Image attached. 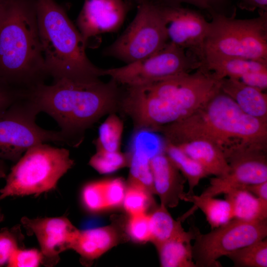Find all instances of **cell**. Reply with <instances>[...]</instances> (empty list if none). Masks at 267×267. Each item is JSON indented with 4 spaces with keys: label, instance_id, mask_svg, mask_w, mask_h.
<instances>
[{
    "label": "cell",
    "instance_id": "obj_41",
    "mask_svg": "<svg viewBox=\"0 0 267 267\" xmlns=\"http://www.w3.org/2000/svg\"><path fill=\"white\" fill-rule=\"evenodd\" d=\"M7 168L2 160H0V178H5L7 175Z\"/></svg>",
    "mask_w": 267,
    "mask_h": 267
},
{
    "label": "cell",
    "instance_id": "obj_4",
    "mask_svg": "<svg viewBox=\"0 0 267 267\" xmlns=\"http://www.w3.org/2000/svg\"><path fill=\"white\" fill-rule=\"evenodd\" d=\"M47 76L36 0H5L0 11V79L27 92Z\"/></svg>",
    "mask_w": 267,
    "mask_h": 267
},
{
    "label": "cell",
    "instance_id": "obj_36",
    "mask_svg": "<svg viewBox=\"0 0 267 267\" xmlns=\"http://www.w3.org/2000/svg\"><path fill=\"white\" fill-rule=\"evenodd\" d=\"M126 186L121 178L104 180V192L107 209L117 207L123 202Z\"/></svg>",
    "mask_w": 267,
    "mask_h": 267
},
{
    "label": "cell",
    "instance_id": "obj_27",
    "mask_svg": "<svg viewBox=\"0 0 267 267\" xmlns=\"http://www.w3.org/2000/svg\"><path fill=\"white\" fill-rule=\"evenodd\" d=\"M236 267H267V240L263 239L237 249L226 256Z\"/></svg>",
    "mask_w": 267,
    "mask_h": 267
},
{
    "label": "cell",
    "instance_id": "obj_12",
    "mask_svg": "<svg viewBox=\"0 0 267 267\" xmlns=\"http://www.w3.org/2000/svg\"><path fill=\"white\" fill-rule=\"evenodd\" d=\"M267 149L243 147L225 153L229 173L211 178L209 186L200 195L214 197L244 185L267 181Z\"/></svg>",
    "mask_w": 267,
    "mask_h": 267
},
{
    "label": "cell",
    "instance_id": "obj_7",
    "mask_svg": "<svg viewBox=\"0 0 267 267\" xmlns=\"http://www.w3.org/2000/svg\"><path fill=\"white\" fill-rule=\"evenodd\" d=\"M259 16L236 19L212 13L204 49V60L209 57H239L267 62V11Z\"/></svg>",
    "mask_w": 267,
    "mask_h": 267
},
{
    "label": "cell",
    "instance_id": "obj_25",
    "mask_svg": "<svg viewBox=\"0 0 267 267\" xmlns=\"http://www.w3.org/2000/svg\"><path fill=\"white\" fill-rule=\"evenodd\" d=\"M150 215V241L156 247L169 240L183 233L181 220H175L167 210L161 205Z\"/></svg>",
    "mask_w": 267,
    "mask_h": 267
},
{
    "label": "cell",
    "instance_id": "obj_42",
    "mask_svg": "<svg viewBox=\"0 0 267 267\" xmlns=\"http://www.w3.org/2000/svg\"><path fill=\"white\" fill-rule=\"evenodd\" d=\"M3 219V215L1 212V209L0 208V222H1Z\"/></svg>",
    "mask_w": 267,
    "mask_h": 267
},
{
    "label": "cell",
    "instance_id": "obj_21",
    "mask_svg": "<svg viewBox=\"0 0 267 267\" xmlns=\"http://www.w3.org/2000/svg\"><path fill=\"white\" fill-rule=\"evenodd\" d=\"M221 80L225 78L239 79L252 72L267 71V62L239 57L206 58L201 66Z\"/></svg>",
    "mask_w": 267,
    "mask_h": 267
},
{
    "label": "cell",
    "instance_id": "obj_24",
    "mask_svg": "<svg viewBox=\"0 0 267 267\" xmlns=\"http://www.w3.org/2000/svg\"><path fill=\"white\" fill-rule=\"evenodd\" d=\"M186 201L194 204L193 209L199 208L202 211L212 229L234 219L230 204L226 199H218L214 197L194 194L187 196Z\"/></svg>",
    "mask_w": 267,
    "mask_h": 267
},
{
    "label": "cell",
    "instance_id": "obj_34",
    "mask_svg": "<svg viewBox=\"0 0 267 267\" xmlns=\"http://www.w3.org/2000/svg\"><path fill=\"white\" fill-rule=\"evenodd\" d=\"M44 257L40 250L17 247L11 255L7 264L8 267H37L43 265Z\"/></svg>",
    "mask_w": 267,
    "mask_h": 267
},
{
    "label": "cell",
    "instance_id": "obj_19",
    "mask_svg": "<svg viewBox=\"0 0 267 267\" xmlns=\"http://www.w3.org/2000/svg\"><path fill=\"white\" fill-rule=\"evenodd\" d=\"M174 145L198 162L209 175L222 177L230 171L223 152L211 142L198 139Z\"/></svg>",
    "mask_w": 267,
    "mask_h": 267
},
{
    "label": "cell",
    "instance_id": "obj_3",
    "mask_svg": "<svg viewBox=\"0 0 267 267\" xmlns=\"http://www.w3.org/2000/svg\"><path fill=\"white\" fill-rule=\"evenodd\" d=\"M166 142H211L224 153L243 147L267 149V123L247 115L221 89L188 117L159 129Z\"/></svg>",
    "mask_w": 267,
    "mask_h": 267
},
{
    "label": "cell",
    "instance_id": "obj_31",
    "mask_svg": "<svg viewBox=\"0 0 267 267\" xmlns=\"http://www.w3.org/2000/svg\"><path fill=\"white\" fill-rule=\"evenodd\" d=\"M81 198L87 210L98 213L107 209L104 192V180L93 181L83 188Z\"/></svg>",
    "mask_w": 267,
    "mask_h": 267
},
{
    "label": "cell",
    "instance_id": "obj_5",
    "mask_svg": "<svg viewBox=\"0 0 267 267\" xmlns=\"http://www.w3.org/2000/svg\"><path fill=\"white\" fill-rule=\"evenodd\" d=\"M38 25L44 64L53 81L88 82L104 76L86 54L87 44L55 0H36Z\"/></svg>",
    "mask_w": 267,
    "mask_h": 267
},
{
    "label": "cell",
    "instance_id": "obj_9",
    "mask_svg": "<svg viewBox=\"0 0 267 267\" xmlns=\"http://www.w3.org/2000/svg\"><path fill=\"white\" fill-rule=\"evenodd\" d=\"M38 112L24 97L0 115V160L16 162L31 147L53 142L72 146L61 131L45 130L36 123Z\"/></svg>",
    "mask_w": 267,
    "mask_h": 267
},
{
    "label": "cell",
    "instance_id": "obj_32",
    "mask_svg": "<svg viewBox=\"0 0 267 267\" xmlns=\"http://www.w3.org/2000/svg\"><path fill=\"white\" fill-rule=\"evenodd\" d=\"M156 2L165 5L180 6L183 3L192 4L197 8L207 10L210 14L217 13L227 16L232 7L231 0H153Z\"/></svg>",
    "mask_w": 267,
    "mask_h": 267
},
{
    "label": "cell",
    "instance_id": "obj_13",
    "mask_svg": "<svg viewBox=\"0 0 267 267\" xmlns=\"http://www.w3.org/2000/svg\"><path fill=\"white\" fill-rule=\"evenodd\" d=\"M158 4L166 23L169 42L192 53L203 63L210 22L199 12L182 5Z\"/></svg>",
    "mask_w": 267,
    "mask_h": 267
},
{
    "label": "cell",
    "instance_id": "obj_23",
    "mask_svg": "<svg viewBox=\"0 0 267 267\" xmlns=\"http://www.w3.org/2000/svg\"><path fill=\"white\" fill-rule=\"evenodd\" d=\"M164 151L188 182L189 189L186 195L194 194V189L200 180L209 176L207 172L198 162L176 145L166 142Z\"/></svg>",
    "mask_w": 267,
    "mask_h": 267
},
{
    "label": "cell",
    "instance_id": "obj_29",
    "mask_svg": "<svg viewBox=\"0 0 267 267\" xmlns=\"http://www.w3.org/2000/svg\"><path fill=\"white\" fill-rule=\"evenodd\" d=\"M151 194L143 185L129 180L123 202L126 211L130 216L146 213L150 204Z\"/></svg>",
    "mask_w": 267,
    "mask_h": 267
},
{
    "label": "cell",
    "instance_id": "obj_26",
    "mask_svg": "<svg viewBox=\"0 0 267 267\" xmlns=\"http://www.w3.org/2000/svg\"><path fill=\"white\" fill-rule=\"evenodd\" d=\"M123 130V122L116 113L108 115L100 125L98 137L94 141L96 150L120 151Z\"/></svg>",
    "mask_w": 267,
    "mask_h": 267
},
{
    "label": "cell",
    "instance_id": "obj_1",
    "mask_svg": "<svg viewBox=\"0 0 267 267\" xmlns=\"http://www.w3.org/2000/svg\"><path fill=\"white\" fill-rule=\"evenodd\" d=\"M221 80L200 67L136 86H125L120 112L129 117L136 132H158L195 112L220 89Z\"/></svg>",
    "mask_w": 267,
    "mask_h": 267
},
{
    "label": "cell",
    "instance_id": "obj_39",
    "mask_svg": "<svg viewBox=\"0 0 267 267\" xmlns=\"http://www.w3.org/2000/svg\"><path fill=\"white\" fill-rule=\"evenodd\" d=\"M239 188L245 189L257 197L267 201V181L247 184Z\"/></svg>",
    "mask_w": 267,
    "mask_h": 267
},
{
    "label": "cell",
    "instance_id": "obj_2",
    "mask_svg": "<svg viewBox=\"0 0 267 267\" xmlns=\"http://www.w3.org/2000/svg\"><path fill=\"white\" fill-rule=\"evenodd\" d=\"M124 89L111 78L107 82L61 79L35 87L25 98L39 113L51 117L72 147H78L87 130L103 116L119 113Z\"/></svg>",
    "mask_w": 267,
    "mask_h": 267
},
{
    "label": "cell",
    "instance_id": "obj_22",
    "mask_svg": "<svg viewBox=\"0 0 267 267\" xmlns=\"http://www.w3.org/2000/svg\"><path fill=\"white\" fill-rule=\"evenodd\" d=\"M225 197L230 204L234 219L247 221L267 220V201L241 188L230 190Z\"/></svg>",
    "mask_w": 267,
    "mask_h": 267
},
{
    "label": "cell",
    "instance_id": "obj_10",
    "mask_svg": "<svg viewBox=\"0 0 267 267\" xmlns=\"http://www.w3.org/2000/svg\"><path fill=\"white\" fill-rule=\"evenodd\" d=\"M202 64L195 55L169 41L147 57L120 67L104 69V76L125 86H136L189 73Z\"/></svg>",
    "mask_w": 267,
    "mask_h": 267
},
{
    "label": "cell",
    "instance_id": "obj_40",
    "mask_svg": "<svg viewBox=\"0 0 267 267\" xmlns=\"http://www.w3.org/2000/svg\"><path fill=\"white\" fill-rule=\"evenodd\" d=\"M238 6L249 11L257 9L267 11V0H239Z\"/></svg>",
    "mask_w": 267,
    "mask_h": 267
},
{
    "label": "cell",
    "instance_id": "obj_8",
    "mask_svg": "<svg viewBox=\"0 0 267 267\" xmlns=\"http://www.w3.org/2000/svg\"><path fill=\"white\" fill-rule=\"evenodd\" d=\"M137 5L132 21L103 50V55L129 64L154 54L169 41L166 23L158 4L153 0H143Z\"/></svg>",
    "mask_w": 267,
    "mask_h": 267
},
{
    "label": "cell",
    "instance_id": "obj_17",
    "mask_svg": "<svg viewBox=\"0 0 267 267\" xmlns=\"http://www.w3.org/2000/svg\"><path fill=\"white\" fill-rule=\"evenodd\" d=\"M221 90L232 98L247 115L267 123V94L239 79H221Z\"/></svg>",
    "mask_w": 267,
    "mask_h": 267
},
{
    "label": "cell",
    "instance_id": "obj_14",
    "mask_svg": "<svg viewBox=\"0 0 267 267\" xmlns=\"http://www.w3.org/2000/svg\"><path fill=\"white\" fill-rule=\"evenodd\" d=\"M22 225L36 237L44 257L43 265H56L60 255L71 249L78 229L65 217H23Z\"/></svg>",
    "mask_w": 267,
    "mask_h": 267
},
{
    "label": "cell",
    "instance_id": "obj_38",
    "mask_svg": "<svg viewBox=\"0 0 267 267\" xmlns=\"http://www.w3.org/2000/svg\"><path fill=\"white\" fill-rule=\"evenodd\" d=\"M239 80L247 85L264 91L267 89V71L250 72L243 75Z\"/></svg>",
    "mask_w": 267,
    "mask_h": 267
},
{
    "label": "cell",
    "instance_id": "obj_30",
    "mask_svg": "<svg viewBox=\"0 0 267 267\" xmlns=\"http://www.w3.org/2000/svg\"><path fill=\"white\" fill-rule=\"evenodd\" d=\"M130 161V155L129 156L120 151L96 150L95 153L90 158L89 164L98 173L107 174L129 166Z\"/></svg>",
    "mask_w": 267,
    "mask_h": 267
},
{
    "label": "cell",
    "instance_id": "obj_37",
    "mask_svg": "<svg viewBox=\"0 0 267 267\" xmlns=\"http://www.w3.org/2000/svg\"><path fill=\"white\" fill-rule=\"evenodd\" d=\"M25 95V92L9 85L0 79V115Z\"/></svg>",
    "mask_w": 267,
    "mask_h": 267
},
{
    "label": "cell",
    "instance_id": "obj_6",
    "mask_svg": "<svg viewBox=\"0 0 267 267\" xmlns=\"http://www.w3.org/2000/svg\"><path fill=\"white\" fill-rule=\"evenodd\" d=\"M74 164L68 150L46 143L28 149L6 175L0 201L8 197L39 195L53 190Z\"/></svg>",
    "mask_w": 267,
    "mask_h": 267
},
{
    "label": "cell",
    "instance_id": "obj_20",
    "mask_svg": "<svg viewBox=\"0 0 267 267\" xmlns=\"http://www.w3.org/2000/svg\"><path fill=\"white\" fill-rule=\"evenodd\" d=\"M195 228L175 237L157 248L160 265L163 267H196L193 260L191 241L195 237Z\"/></svg>",
    "mask_w": 267,
    "mask_h": 267
},
{
    "label": "cell",
    "instance_id": "obj_15",
    "mask_svg": "<svg viewBox=\"0 0 267 267\" xmlns=\"http://www.w3.org/2000/svg\"><path fill=\"white\" fill-rule=\"evenodd\" d=\"M131 5L125 0H84L76 24L87 44L91 38L118 31Z\"/></svg>",
    "mask_w": 267,
    "mask_h": 267
},
{
    "label": "cell",
    "instance_id": "obj_11",
    "mask_svg": "<svg viewBox=\"0 0 267 267\" xmlns=\"http://www.w3.org/2000/svg\"><path fill=\"white\" fill-rule=\"evenodd\" d=\"M267 236V220L247 221L233 219L205 234L195 228L193 260L196 267H219L218 260Z\"/></svg>",
    "mask_w": 267,
    "mask_h": 267
},
{
    "label": "cell",
    "instance_id": "obj_43",
    "mask_svg": "<svg viewBox=\"0 0 267 267\" xmlns=\"http://www.w3.org/2000/svg\"><path fill=\"white\" fill-rule=\"evenodd\" d=\"M5 0H0V11Z\"/></svg>",
    "mask_w": 267,
    "mask_h": 267
},
{
    "label": "cell",
    "instance_id": "obj_28",
    "mask_svg": "<svg viewBox=\"0 0 267 267\" xmlns=\"http://www.w3.org/2000/svg\"><path fill=\"white\" fill-rule=\"evenodd\" d=\"M151 158L147 152L133 147L130 154L129 180L141 184L151 193H154L150 164Z\"/></svg>",
    "mask_w": 267,
    "mask_h": 267
},
{
    "label": "cell",
    "instance_id": "obj_44",
    "mask_svg": "<svg viewBox=\"0 0 267 267\" xmlns=\"http://www.w3.org/2000/svg\"><path fill=\"white\" fill-rule=\"evenodd\" d=\"M132 0L134 2H135L137 4L138 3L140 2L143 0Z\"/></svg>",
    "mask_w": 267,
    "mask_h": 267
},
{
    "label": "cell",
    "instance_id": "obj_33",
    "mask_svg": "<svg viewBox=\"0 0 267 267\" xmlns=\"http://www.w3.org/2000/svg\"><path fill=\"white\" fill-rule=\"evenodd\" d=\"M22 238L20 229L18 226L0 230V267L7 265L12 253L19 246Z\"/></svg>",
    "mask_w": 267,
    "mask_h": 267
},
{
    "label": "cell",
    "instance_id": "obj_35",
    "mask_svg": "<svg viewBox=\"0 0 267 267\" xmlns=\"http://www.w3.org/2000/svg\"><path fill=\"white\" fill-rule=\"evenodd\" d=\"M127 232L134 241L141 243L150 241V215L145 213L130 216Z\"/></svg>",
    "mask_w": 267,
    "mask_h": 267
},
{
    "label": "cell",
    "instance_id": "obj_16",
    "mask_svg": "<svg viewBox=\"0 0 267 267\" xmlns=\"http://www.w3.org/2000/svg\"><path fill=\"white\" fill-rule=\"evenodd\" d=\"M150 164L154 191L159 196L161 205L173 208L180 200L186 201L184 191L186 180L164 151L154 155Z\"/></svg>",
    "mask_w": 267,
    "mask_h": 267
},
{
    "label": "cell",
    "instance_id": "obj_18",
    "mask_svg": "<svg viewBox=\"0 0 267 267\" xmlns=\"http://www.w3.org/2000/svg\"><path fill=\"white\" fill-rule=\"evenodd\" d=\"M118 241V233L112 226L79 230L71 249L83 259L92 261L114 246Z\"/></svg>",
    "mask_w": 267,
    "mask_h": 267
}]
</instances>
